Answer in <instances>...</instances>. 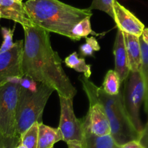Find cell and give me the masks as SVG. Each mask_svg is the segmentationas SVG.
Here are the masks:
<instances>
[{
  "instance_id": "cell-25",
  "label": "cell",
  "mask_w": 148,
  "mask_h": 148,
  "mask_svg": "<svg viewBox=\"0 0 148 148\" xmlns=\"http://www.w3.org/2000/svg\"><path fill=\"white\" fill-rule=\"evenodd\" d=\"M38 84H39V82H35L31 77L25 76V75L23 76V77L21 79V82H20V85H21V87L31 91L36 90L37 87H38Z\"/></svg>"
},
{
  "instance_id": "cell-21",
  "label": "cell",
  "mask_w": 148,
  "mask_h": 148,
  "mask_svg": "<svg viewBox=\"0 0 148 148\" xmlns=\"http://www.w3.org/2000/svg\"><path fill=\"white\" fill-rule=\"evenodd\" d=\"M113 2L114 0H92L89 10L91 11L93 10L102 11L113 19Z\"/></svg>"
},
{
  "instance_id": "cell-16",
  "label": "cell",
  "mask_w": 148,
  "mask_h": 148,
  "mask_svg": "<svg viewBox=\"0 0 148 148\" xmlns=\"http://www.w3.org/2000/svg\"><path fill=\"white\" fill-rule=\"evenodd\" d=\"M65 63L67 67L75 70L79 73H83L84 76L89 79L92 75L91 65L86 63L84 58H79L77 52H74L68 55L65 59Z\"/></svg>"
},
{
  "instance_id": "cell-23",
  "label": "cell",
  "mask_w": 148,
  "mask_h": 148,
  "mask_svg": "<svg viewBox=\"0 0 148 148\" xmlns=\"http://www.w3.org/2000/svg\"><path fill=\"white\" fill-rule=\"evenodd\" d=\"M1 31L3 36V42L2 46L0 47V54L9 50L13 47L14 42L12 39H13L14 31H15V26L12 29L8 28L6 27H2L1 28Z\"/></svg>"
},
{
  "instance_id": "cell-3",
  "label": "cell",
  "mask_w": 148,
  "mask_h": 148,
  "mask_svg": "<svg viewBox=\"0 0 148 148\" xmlns=\"http://www.w3.org/2000/svg\"><path fill=\"white\" fill-rule=\"evenodd\" d=\"M79 81L89 102H97L103 108L109 120L110 135L120 146L134 140H138L139 133L133 125L125 108L123 91L118 95L107 94L102 87H98L84 76Z\"/></svg>"
},
{
  "instance_id": "cell-15",
  "label": "cell",
  "mask_w": 148,
  "mask_h": 148,
  "mask_svg": "<svg viewBox=\"0 0 148 148\" xmlns=\"http://www.w3.org/2000/svg\"><path fill=\"white\" fill-rule=\"evenodd\" d=\"M82 148H120L110 134L97 136L84 129V137L82 142Z\"/></svg>"
},
{
  "instance_id": "cell-30",
  "label": "cell",
  "mask_w": 148,
  "mask_h": 148,
  "mask_svg": "<svg viewBox=\"0 0 148 148\" xmlns=\"http://www.w3.org/2000/svg\"><path fill=\"white\" fill-rule=\"evenodd\" d=\"M15 148H26V147H25V146H24V145L21 142V143L18 144V145H17Z\"/></svg>"
},
{
  "instance_id": "cell-33",
  "label": "cell",
  "mask_w": 148,
  "mask_h": 148,
  "mask_svg": "<svg viewBox=\"0 0 148 148\" xmlns=\"http://www.w3.org/2000/svg\"><path fill=\"white\" fill-rule=\"evenodd\" d=\"M52 148H54V147H52Z\"/></svg>"
},
{
  "instance_id": "cell-26",
  "label": "cell",
  "mask_w": 148,
  "mask_h": 148,
  "mask_svg": "<svg viewBox=\"0 0 148 148\" xmlns=\"http://www.w3.org/2000/svg\"><path fill=\"white\" fill-rule=\"evenodd\" d=\"M139 142L145 148H148V121L140 132L139 137Z\"/></svg>"
},
{
  "instance_id": "cell-24",
  "label": "cell",
  "mask_w": 148,
  "mask_h": 148,
  "mask_svg": "<svg viewBox=\"0 0 148 148\" xmlns=\"http://www.w3.org/2000/svg\"><path fill=\"white\" fill-rule=\"evenodd\" d=\"M21 143V136H7L0 133V148H15Z\"/></svg>"
},
{
  "instance_id": "cell-31",
  "label": "cell",
  "mask_w": 148,
  "mask_h": 148,
  "mask_svg": "<svg viewBox=\"0 0 148 148\" xmlns=\"http://www.w3.org/2000/svg\"><path fill=\"white\" fill-rule=\"evenodd\" d=\"M18 1H19V2H23V0H18Z\"/></svg>"
},
{
  "instance_id": "cell-19",
  "label": "cell",
  "mask_w": 148,
  "mask_h": 148,
  "mask_svg": "<svg viewBox=\"0 0 148 148\" xmlns=\"http://www.w3.org/2000/svg\"><path fill=\"white\" fill-rule=\"evenodd\" d=\"M39 124L38 122L34 123L21 136V142L26 148H38Z\"/></svg>"
},
{
  "instance_id": "cell-10",
  "label": "cell",
  "mask_w": 148,
  "mask_h": 148,
  "mask_svg": "<svg viewBox=\"0 0 148 148\" xmlns=\"http://www.w3.org/2000/svg\"><path fill=\"white\" fill-rule=\"evenodd\" d=\"M113 21L119 29L123 33L132 34L136 36H142L145 29V25L124 6L117 0L113 2Z\"/></svg>"
},
{
  "instance_id": "cell-5",
  "label": "cell",
  "mask_w": 148,
  "mask_h": 148,
  "mask_svg": "<svg viewBox=\"0 0 148 148\" xmlns=\"http://www.w3.org/2000/svg\"><path fill=\"white\" fill-rule=\"evenodd\" d=\"M21 87L13 82L0 86V133L5 136H18L16 112Z\"/></svg>"
},
{
  "instance_id": "cell-28",
  "label": "cell",
  "mask_w": 148,
  "mask_h": 148,
  "mask_svg": "<svg viewBox=\"0 0 148 148\" xmlns=\"http://www.w3.org/2000/svg\"><path fill=\"white\" fill-rule=\"evenodd\" d=\"M142 38L144 42L148 45V28H145L142 34Z\"/></svg>"
},
{
  "instance_id": "cell-27",
  "label": "cell",
  "mask_w": 148,
  "mask_h": 148,
  "mask_svg": "<svg viewBox=\"0 0 148 148\" xmlns=\"http://www.w3.org/2000/svg\"><path fill=\"white\" fill-rule=\"evenodd\" d=\"M120 148H145L139 140H134L131 141V142H127V143L124 144V145H121Z\"/></svg>"
},
{
  "instance_id": "cell-8",
  "label": "cell",
  "mask_w": 148,
  "mask_h": 148,
  "mask_svg": "<svg viewBox=\"0 0 148 148\" xmlns=\"http://www.w3.org/2000/svg\"><path fill=\"white\" fill-rule=\"evenodd\" d=\"M23 45V40H18L11 49L0 54V86L23 76L22 70Z\"/></svg>"
},
{
  "instance_id": "cell-11",
  "label": "cell",
  "mask_w": 148,
  "mask_h": 148,
  "mask_svg": "<svg viewBox=\"0 0 148 148\" xmlns=\"http://www.w3.org/2000/svg\"><path fill=\"white\" fill-rule=\"evenodd\" d=\"M1 18L13 21L24 27L35 25L25 10L24 3L18 0H0Z\"/></svg>"
},
{
  "instance_id": "cell-13",
  "label": "cell",
  "mask_w": 148,
  "mask_h": 148,
  "mask_svg": "<svg viewBox=\"0 0 148 148\" xmlns=\"http://www.w3.org/2000/svg\"><path fill=\"white\" fill-rule=\"evenodd\" d=\"M130 71L139 72L142 68V49L139 37L123 33Z\"/></svg>"
},
{
  "instance_id": "cell-7",
  "label": "cell",
  "mask_w": 148,
  "mask_h": 148,
  "mask_svg": "<svg viewBox=\"0 0 148 148\" xmlns=\"http://www.w3.org/2000/svg\"><path fill=\"white\" fill-rule=\"evenodd\" d=\"M60 105V118L59 129L62 135V141L82 144L84 137V127L82 119L76 118L74 113L73 98L59 96Z\"/></svg>"
},
{
  "instance_id": "cell-9",
  "label": "cell",
  "mask_w": 148,
  "mask_h": 148,
  "mask_svg": "<svg viewBox=\"0 0 148 148\" xmlns=\"http://www.w3.org/2000/svg\"><path fill=\"white\" fill-rule=\"evenodd\" d=\"M82 120L84 129L97 136L110 134L109 120L103 108L97 102H89L87 114Z\"/></svg>"
},
{
  "instance_id": "cell-17",
  "label": "cell",
  "mask_w": 148,
  "mask_h": 148,
  "mask_svg": "<svg viewBox=\"0 0 148 148\" xmlns=\"http://www.w3.org/2000/svg\"><path fill=\"white\" fill-rule=\"evenodd\" d=\"M141 49H142V68L141 74L145 86V109L148 114V45L144 42L142 36L139 37Z\"/></svg>"
},
{
  "instance_id": "cell-22",
  "label": "cell",
  "mask_w": 148,
  "mask_h": 148,
  "mask_svg": "<svg viewBox=\"0 0 148 148\" xmlns=\"http://www.w3.org/2000/svg\"><path fill=\"white\" fill-rule=\"evenodd\" d=\"M79 49L83 56L92 57L94 52L100 49V46L95 37H86V42L79 47Z\"/></svg>"
},
{
  "instance_id": "cell-14",
  "label": "cell",
  "mask_w": 148,
  "mask_h": 148,
  "mask_svg": "<svg viewBox=\"0 0 148 148\" xmlns=\"http://www.w3.org/2000/svg\"><path fill=\"white\" fill-rule=\"evenodd\" d=\"M62 139V135L58 127L52 128L43 123L39 124L38 148H52L55 143Z\"/></svg>"
},
{
  "instance_id": "cell-2",
  "label": "cell",
  "mask_w": 148,
  "mask_h": 148,
  "mask_svg": "<svg viewBox=\"0 0 148 148\" xmlns=\"http://www.w3.org/2000/svg\"><path fill=\"white\" fill-rule=\"evenodd\" d=\"M24 6L35 25L72 41H76L72 34L74 27L84 18L92 16L89 8L80 9L59 0H27Z\"/></svg>"
},
{
  "instance_id": "cell-20",
  "label": "cell",
  "mask_w": 148,
  "mask_h": 148,
  "mask_svg": "<svg viewBox=\"0 0 148 148\" xmlns=\"http://www.w3.org/2000/svg\"><path fill=\"white\" fill-rule=\"evenodd\" d=\"M90 19L91 17L84 18L73 28L72 34L75 36L76 41H79L83 37H87L89 34L95 36L98 35V34H96L95 31H92Z\"/></svg>"
},
{
  "instance_id": "cell-32",
  "label": "cell",
  "mask_w": 148,
  "mask_h": 148,
  "mask_svg": "<svg viewBox=\"0 0 148 148\" xmlns=\"http://www.w3.org/2000/svg\"><path fill=\"white\" fill-rule=\"evenodd\" d=\"M1 18H1V15H0V19H1Z\"/></svg>"
},
{
  "instance_id": "cell-1",
  "label": "cell",
  "mask_w": 148,
  "mask_h": 148,
  "mask_svg": "<svg viewBox=\"0 0 148 148\" xmlns=\"http://www.w3.org/2000/svg\"><path fill=\"white\" fill-rule=\"evenodd\" d=\"M23 30V75L50 86L59 96L74 98L77 90L64 71L59 55L52 48L50 32L36 25L24 27Z\"/></svg>"
},
{
  "instance_id": "cell-12",
  "label": "cell",
  "mask_w": 148,
  "mask_h": 148,
  "mask_svg": "<svg viewBox=\"0 0 148 148\" xmlns=\"http://www.w3.org/2000/svg\"><path fill=\"white\" fill-rule=\"evenodd\" d=\"M113 55L115 59V70L120 78L121 82H124L127 78L130 69L129 66L123 32L118 28L113 46Z\"/></svg>"
},
{
  "instance_id": "cell-4",
  "label": "cell",
  "mask_w": 148,
  "mask_h": 148,
  "mask_svg": "<svg viewBox=\"0 0 148 148\" xmlns=\"http://www.w3.org/2000/svg\"><path fill=\"white\" fill-rule=\"evenodd\" d=\"M50 86L38 84L36 90L21 87L16 112V130L21 136L34 123H42V115L49 97L54 92Z\"/></svg>"
},
{
  "instance_id": "cell-18",
  "label": "cell",
  "mask_w": 148,
  "mask_h": 148,
  "mask_svg": "<svg viewBox=\"0 0 148 148\" xmlns=\"http://www.w3.org/2000/svg\"><path fill=\"white\" fill-rule=\"evenodd\" d=\"M121 84V82L117 73L114 70H110L105 75L101 87L108 95H116L120 92Z\"/></svg>"
},
{
  "instance_id": "cell-6",
  "label": "cell",
  "mask_w": 148,
  "mask_h": 148,
  "mask_svg": "<svg viewBox=\"0 0 148 148\" xmlns=\"http://www.w3.org/2000/svg\"><path fill=\"white\" fill-rule=\"evenodd\" d=\"M125 108L135 129L140 133L143 126L141 123V105L145 101V86L141 72L130 71L124 81L123 92Z\"/></svg>"
},
{
  "instance_id": "cell-29",
  "label": "cell",
  "mask_w": 148,
  "mask_h": 148,
  "mask_svg": "<svg viewBox=\"0 0 148 148\" xmlns=\"http://www.w3.org/2000/svg\"><path fill=\"white\" fill-rule=\"evenodd\" d=\"M68 148H82V144L76 143V142H71V143L67 144Z\"/></svg>"
}]
</instances>
